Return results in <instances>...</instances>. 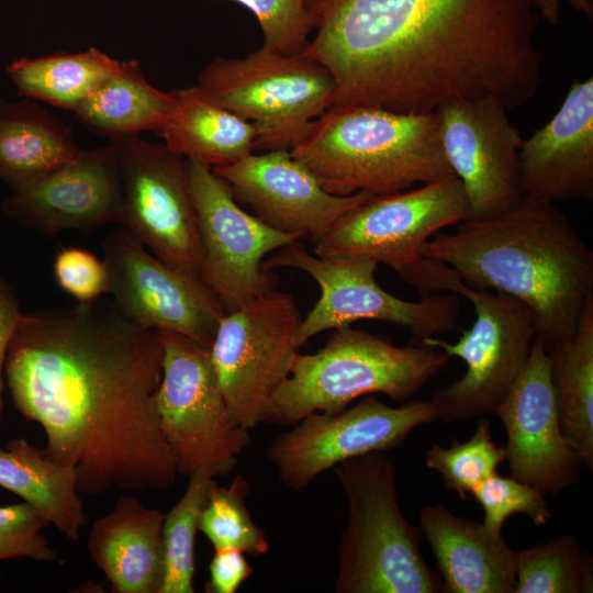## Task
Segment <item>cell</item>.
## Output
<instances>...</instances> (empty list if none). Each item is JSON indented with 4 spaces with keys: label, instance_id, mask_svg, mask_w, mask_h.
<instances>
[{
    "label": "cell",
    "instance_id": "6da1fadb",
    "mask_svg": "<svg viewBox=\"0 0 593 593\" xmlns=\"http://www.w3.org/2000/svg\"><path fill=\"white\" fill-rule=\"evenodd\" d=\"M163 358L160 331L75 301L22 313L4 373L14 407L45 433L42 454L75 470L81 494L143 492L178 474L156 402Z\"/></svg>",
    "mask_w": 593,
    "mask_h": 593
},
{
    "label": "cell",
    "instance_id": "7a4b0ae2",
    "mask_svg": "<svg viewBox=\"0 0 593 593\" xmlns=\"http://www.w3.org/2000/svg\"><path fill=\"white\" fill-rule=\"evenodd\" d=\"M301 54L336 85L331 108L434 112L492 96L514 110L539 90L534 0H304Z\"/></svg>",
    "mask_w": 593,
    "mask_h": 593
},
{
    "label": "cell",
    "instance_id": "3957f363",
    "mask_svg": "<svg viewBox=\"0 0 593 593\" xmlns=\"http://www.w3.org/2000/svg\"><path fill=\"white\" fill-rule=\"evenodd\" d=\"M423 255L469 287L526 304L547 350L572 336L593 293V251L553 203L522 198L484 219H467L430 238Z\"/></svg>",
    "mask_w": 593,
    "mask_h": 593
},
{
    "label": "cell",
    "instance_id": "277c9868",
    "mask_svg": "<svg viewBox=\"0 0 593 593\" xmlns=\"http://www.w3.org/2000/svg\"><path fill=\"white\" fill-rule=\"evenodd\" d=\"M290 152L337 195L391 193L455 176L435 112L329 108Z\"/></svg>",
    "mask_w": 593,
    "mask_h": 593
},
{
    "label": "cell",
    "instance_id": "5b68a950",
    "mask_svg": "<svg viewBox=\"0 0 593 593\" xmlns=\"http://www.w3.org/2000/svg\"><path fill=\"white\" fill-rule=\"evenodd\" d=\"M449 360L437 348L395 346L351 325L335 328L316 353L296 354L289 376L271 396L265 423L294 425L309 414L337 413L377 393L407 400Z\"/></svg>",
    "mask_w": 593,
    "mask_h": 593
},
{
    "label": "cell",
    "instance_id": "8992f818",
    "mask_svg": "<svg viewBox=\"0 0 593 593\" xmlns=\"http://www.w3.org/2000/svg\"><path fill=\"white\" fill-rule=\"evenodd\" d=\"M333 470L348 504L337 547V593H436L419 530L403 515L394 463L383 452L345 460Z\"/></svg>",
    "mask_w": 593,
    "mask_h": 593
},
{
    "label": "cell",
    "instance_id": "52a82bcc",
    "mask_svg": "<svg viewBox=\"0 0 593 593\" xmlns=\"http://www.w3.org/2000/svg\"><path fill=\"white\" fill-rule=\"evenodd\" d=\"M469 216V201L456 176L409 191L374 194L315 238L314 254L383 264L427 295L443 264L426 258L424 246L440 230Z\"/></svg>",
    "mask_w": 593,
    "mask_h": 593
},
{
    "label": "cell",
    "instance_id": "ba28073f",
    "mask_svg": "<svg viewBox=\"0 0 593 593\" xmlns=\"http://www.w3.org/2000/svg\"><path fill=\"white\" fill-rule=\"evenodd\" d=\"M197 87L211 100L255 125V150H291L329 109L336 85L329 71L303 54L261 46L243 58L219 56Z\"/></svg>",
    "mask_w": 593,
    "mask_h": 593
},
{
    "label": "cell",
    "instance_id": "9c48e42d",
    "mask_svg": "<svg viewBox=\"0 0 593 593\" xmlns=\"http://www.w3.org/2000/svg\"><path fill=\"white\" fill-rule=\"evenodd\" d=\"M160 335L163 377L156 402L177 472L226 475L250 444L248 429L230 415L210 349L174 332Z\"/></svg>",
    "mask_w": 593,
    "mask_h": 593
},
{
    "label": "cell",
    "instance_id": "30bf717a",
    "mask_svg": "<svg viewBox=\"0 0 593 593\" xmlns=\"http://www.w3.org/2000/svg\"><path fill=\"white\" fill-rule=\"evenodd\" d=\"M449 293L469 300L475 320L454 344L437 336L422 342L450 358L459 357L467 366L459 380L433 393L438 418L445 423L492 413L524 369L537 335L534 313L513 296L473 289L460 278L452 283Z\"/></svg>",
    "mask_w": 593,
    "mask_h": 593
},
{
    "label": "cell",
    "instance_id": "8fae6325",
    "mask_svg": "<svg viewBox=\"0 0 593 593\" xmlns=\"http://www.w3.org/2000/svg\"><path fill=\"white\" fill-rule=\"evenodd\" d=\"M264 267L302 270L320 287L321 295L296 333L300 348L322 332L360 320L406 327L413 335L412 344L416 345L458 328L459 296L441 292L422 295L417 301L400 299L377 282L378 264L371 260L311 255L296 240L266 258Z\"/></svg>",
    "mask_w": 593,
    "mask_h": 593
},
{
    "label": "cell",
    "instance_id": "7c38bea8",
    "mask_svg": "<svg viewBox=\"0 0 593 593\" xmlns=\"http://www.w3.org/2000/svg\"><path fill=\"white\" fill-rule=\"evenodd\" d=\"M302 318L293 296L277 290L221 318L209 349L235 424L249 430L265 423L271 396L299 353Z\"/></svg>",
    "mask_w": 593,
    "mask_h": 593
},
{
    "label": "cell",
    "instance_id": "4fadbf2b",
    "mask_svg": "<svg viewBox=\"0 0 593 593\" xmlns=\"http://www.w3.org/2000/svg\"><path fill=\"white\" fill-rule=\"evenodd\" d=\"M109 144L122 178L123 228L167 266L201 279L198 222L183 157L138 134L112 136Z\"/></svg>",
    "mask_w": 593,
    "mask_h": 593
},
{
    "label": "cell",
    "instance_id": "5bb4252c",
    "mask_svg": "<svg viewBox=\"0 0 593 593\" xmlns=\"http://www.w3.org/2000/svg\"><path fill=\"white\" fill-rule=\"evenodd\" d=\"M184 166L198 222L203 282L225 312L276 290V276L264 261L300 238L244 211L228 184L211 168L193 158H184Z\"/></svg>",
    "mask_w": 593,
    "mask_h": 593
},
{
    "label": "cell",
    "instance_id": "9a60e30c",
    "mask_svg": "<svg viewBox=\"0 0 593 593\" xmlns=\"http://www.w3.org/2000/svg\"><path fill=\"white\" fill-rule=\"evenodd\" d=\"M436 418L438 412L432 400L393 407L370 394L337 413L306 415L291 430L277 436L266 456L286 486L302 490L345 460L398 447L413 429Z\"/></svg>",
    "mask_w": 593,
    "mask_h": 593
},
{
    "label": "cell",
    "instance_id": "2e32d148",
    "mask_svg": "<svg viewBox=\"0 0 593 593\" xmlns=\"http://www.w3.org/2000/svg\"><path fill=\"white\" fill-rule=\"evenodd\" d=\"M102 247L108 293L122 316L210 348L226 312L200 278L167 266L123 227L109 234Z\"/></svg>",
    "mask_w": 593,
    "mask_h": 593
},
{
    "label": "cell",
    "instance_id": "e0dca14e",
    "mask_svg": "<svg viewBox=\"0 0 593 593\" xmlns=\"http://www.w3.org/2000/svg\"><path fill=\"white\" fill-rule=\"evenodd\" d=\"M443 149L461 181L469 219L499 214L522 198L523 138L506 107L492 96L452 98L435 111Z\"/></svg>",
    "mask_w": 593,
    "mask_h": 593
},
{
    "label": "cell",
    "instance_id": "ac0fdd59",
    "mask_svg": "<svg viewBox=\"0 0 593 593\" xmlns=\"http://www.w3.org/2000/svg\"><path fill=\"white\" fill-rule=\"evenodd\" d=\"M492 414L506 430V459L513 478L542 494L575 482L583 462L561 433L549 353L537 336L524 369Z\"/></svg>",
    "mask_w": 593,
    "mask_h": 593
},
{
    "label": "cell",
    "instance_id": "d6986e66",
    "mask_svg": "<svg viewBox=\"0 0 593 593\" xmlns=\"http://www.w3.org/2000/svg\"><path fill=\"white\" fill-rule=\"evenodd\" d=\"M212 171L228 184L234 199L248 205L265 224L312 240L345 213L374 195L368 192L329 193L290 150L284 149L251 153Z\"/></svg>",
    "mask_w": 593,
    "mask_h": 593
},
{
    "label": "cell",
    "instance_id": "ffe728a7",
    "mask_svg": "<svg viewBox=\"0 0 593 593\" xmlns=\"http://www.w3.org/2000/svg\"><path fill=\"white\" fill-rule=\"evenodd\" d=\"M1 212L47 236L68 230L89 234L107 223H122L123 187L113 148L81 149L70 161L12 191Z\"/></svg>",
    "mask_w": 593,
    "mask_h": 593
},
{
    "label": "cell",
    "instance_id": "44dd1931",
    "mask_svg": "<svg viewBox=\"0 0 593 593\" xmlns=\"http://www.w3.org/2000/svg\"><path fill=\"white\" fill-rule=\"evenodd\" d=\"M524 198L549 203L593 200V78L574 81L556 114L521 153Z\"/></svg>",
    "mask_w": 593,
    "mask_h": 593
},
{
    "label": "cell",
    "instance_id": "7402d4cb",
    "mask_svg": "<svg viewBox=\"0 0 593 593\" xmlns=\"http://www.w3.org/2000/svg\"><path fill=\"white\" fill-rule=\"evenodd\" d=\"M419 529L441 573V592L514 593L515 552L502 534L456 516L440 503L419 510Z\"/></svg>",
    "mask_w": 593,
    "mask_h": 593
},
{
    "label": "cell",
    "instance_id": "603a6c76",
    "mask_svg": "<svg viewBox=\"0 0 593 593\" xmlns=\"http://www.w3.org/2000/svg\"><path fill=\"white\" fill-rule=\"evenodd\" d=\"M165 514L121 496L91 526L88 551L114 593H160L165 575Z\"/></svg>",
    "mask_w": 593,
    "mask_h": 593
},
{
    "label": "cell",
    "instance_id": "cb8c5ba5",
    "mask_svg": "<svg viewBox=\"0 0 593 593\" xmlns=\"http://www.w3.org/2000/svg\"><path fill=\"white\" fill-rule=\"evenodd\" d=\"M71 128L32 99H0V180L20 190L75 158Z\"/></svg>",
    "mask_w": 593,
    "mask_h": 593
},
{
    "label": "cell",
    "instance_id": "d4e9b609",
    "mask_svg": "<svg viewBox=\"0 0 593 593\" xmlns=\"http://www.w3.org/2000/svg\"><path fill=\"white\" fill-rule=\"evenodd\" d=\"M171 93L174 108L157 132L171 152L211 169L254 153L257 131L253 123L215 103L197 86Z\"/></svg>",
    "mask_w": 593,
    "mask_h": 593
},
{
    "label": "cell",
    "instance_id": "484cf974",
    "mask_svg": "<svg viewBox=\"0 0 593 593\" xmlns=\"http://www.w3.org/2000/svg\"><path fill=\"white\" fill-rule=\"evenodd\" d=\"M0 486L32 505L70 540L89 523L75 470L46 458L25 438L0 447Z\"/></svg>",
    "mask_w": 593,
    "mask_h": 593
},
{
    "label": "cell",
    "instance_id": "4316f807",
    "mask_svg": "<svg viewBox=\"0 0 593 593\" xmlns=\"http://www.w3.org/2000/svg\"><path fill=\"white\" fill-rule=\"evenodd\" d=\"M549 353L561 433L593 470V293L584 301L574 334Z\"/></svg>",
    "mask_w": 593,
    "mask_h": 593
},
{
    "label": "cell",
    "instance_id": "83f0119b",
    "mask_svg": "<svg viewBox=\"0 0 593 593\" xmlns=\"http://www.w3.org/2000/svg\"><path fill=\"white\" fill-rule=\"evenodd\" d=\"M172 108L171 91L152 86L138 61L127 60L72 112L89 130L109 138L144 131L157 133Z\"/></svg>",
    "mask_w": 593,
    "mask_h": 593
},
{
    "label": "cell",
    "instance_id": "f1b7e54d",
    "mask_svg": "<svg viewBox=\"0 0 593 593\" xmlns=\"http://www.w3.org/2000/svg\"><path fill=\"white\" fill-rule=\"evenodd\" d=\"M122 66L97 47L77 53L21 57L7 66L18 93L74 111Z\"/></svg>",
    "mask_w": 593,
    "mask_h": 593
},
{
    "label": "cell",
    "instance_id": "f546056e",
    "mask_svg": "<svg viewBox=\"0 0 593 593\" xmlns=\"http://www.w3.org/2000/svg\"><path fill=\"white\" fill-rule=\"evenodd\" d=\"M514 593H591L593 569L571 535L515 552Z\"/></svg>",
    "mask_w": 593,
    "mask_h": 593
},
{
    "label": "cell",
    "instance_id": "4dcf8cb0",
    "mask_svg": "<svg viewBox=\"0 0 593 593\" xmlns=\"http://www.w3.org/2000/svg\"><path fill=\"white\" fill-rule=\"evenodd\" d=\"M215 481L205 471L189 475L181 499L165 514V575L160 593H193L194 545L199 521Z\"/></svg>",
    "mask_w": 593,
    "mask_h": 593
},
{
    "label": "cell",
    "instance_id": "1f68e13d",
    "mask_svg": "<svg viewBox=\"0 0 593 593\" xmlns=\"http://www.w3.org/2000/svg\"><path fill=\"white\" fill-rule=\"evenodd\" d=\"M250 492L249 482L237 474L227 486H212L199 521V530L215 550H237L243 553L261 556L270 545L264 530L254 522L246 499Z\"/></svg>",
    "mask_w": 593,
    "mask_h": 593
},
{
    "label": "cell",
    "instance_id": "d6a6232c",
    "mask_svg": "<svg viewBox=\"0 0 593 593\" xmlns=\"http://www.w3.org/2000/svg\"><path fill=\"white\" fill-rule=\"evenodd\" d=\"M504 460L506 448L493 441L489 419L479 421L469 440L455 439L449 448L433 445L425 454L427 467L437 471L445 485L461 500L496 472Z\"/></svg>",
    "mask_w": 593,
    "mask_h": 593
},
{
    "label": "cell",
    "instance_id": "836d02e7",
    "mask_svg": "<svg viewBox=\"0 0 593 593\" xmlns=\"http://www.w3.org/2000/svg\"><path fill=\"white\" fill-rule=\"evenodd\" d=\"M471 494L484 511L482 524L493 534L501 535L505 521L515 513L526 515L535 525H546L552 514L545 494L515 478L494 472Z\"/></svg>",
    "mask_w": 593,
    "mask_h": 593
},
{
    "label": "cell",
    "instance_id": "e575fe53",
    "mask_svg": "<svg viewBox=\"0 0 593 593\" xmlns=\"http://www.w3.org/2000/svg\"><path fill=\"white\" fill-rule=\"evenodd\" d=\"M247 8L264 35L261 46L289 55L301 54L311 35L304 0H231Z\"/></svg>",
    "mask_w": 593,
    "mask_h": 593
},
{
    "label": "cell",
    "instance_id": "d590c367",
    "mask_svg": "<svg viewBox=\"0 0 593 593\" xmlns=\"http://www.w3.org/2000/svg\"><path fill=\"white\" fill-rule=\"evenodd\" d=\"M49 525L26 502L0 506V561L30 558L40 562H55L58 552L42 530Z\"/></svg>",
    "mask_w": 593,
    "mask_h": 593
},
{
    "label": "cell",
    "instance_id": "8d00e7d4",
    "mask_svg": "<svg viewBox=\"0 0 593 593\" xmlns=\"http://www.w3.org/2000/svg\"><path fill=\"white\" fill-rule=\"evenodd\" d=\"M54 276L58 286L78 302H92L108 293V272L103 260L78 247L57 251Z\"/></svg>",
    "mask_w": 593,
    "mask_h": 593
},
{
    "label": "cell",
    "instance_id": "74e56055",
    "mask_svg": "<svg viewBox=\"0 0 593 593\" xmlns=\"http://www.w3.org/2000/svg\"><path fill=\"white\" fill-rule=\"evenodd\" d=\"M208 593H236L250 577L253 569L245 553L237 550H215L209 566Z\"/></svg>",
    "mask_w": 593,
    "mask_h": 593
},
{
    "label": "cell",
    "instance_id": "f35d334b",
    "mask_svg": "<svg viewBox=\"0 0 593 593\" xmlns=\"http://www.w3.org/2000/svg\"><path fill=\"white\" fill-rule=\"evenodd\" d=\"M22 315L14 290L0 278V419L4 409L3 372L8 347Z\"/></svg>",
    "mask_w": 593,
    "mask_h": 593
},
{
    "label": "cell",
    "instance_id": "ab89813d",
    "mask_svg": "<svg viewBox=\"0 0 593 593\" xmlns=\"http://www.w3.org/2000/svg\"><path fill=\"white\" fill-rule=\"evenodd\" d=\"M536 9L547 23L557 25L560 22L562 5L568 4L578 13L592 16V0H534Z\"/></svg>",
    "mask_w": 593,
    "mask_h": 593
}]
</instances>
